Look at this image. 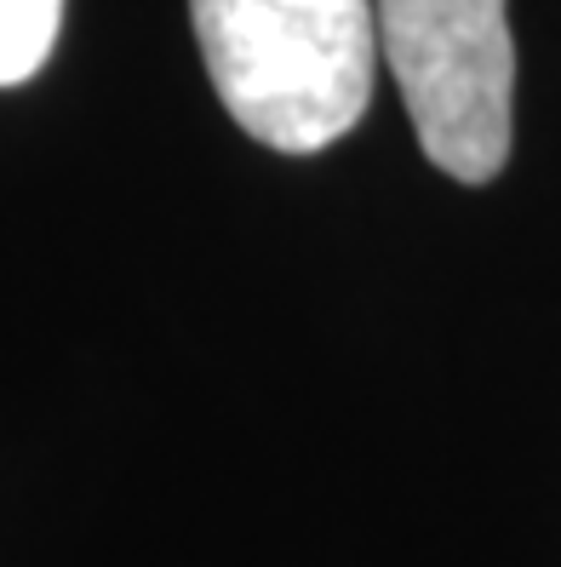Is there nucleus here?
<instances>
[{"label": "nucleus", "instance_id": "nucleus-1", "mask_svg": "<svg viewBox=\"0 0 561 567\" xmlns=\"http://www.w3.org/2000/svg\"><path fill=\"white\" fill-rule=\"evenodd\" d=\"M189 18L212 92L258 144L315 155L367 115L373 0H189Z\"/></svg>", "mask_w": 561, "mask_h": 567}, {"label": "nucleus", "instance_id": "nucleus-2", "mask_svg": "<svg viewBox=\"0 0 561 567\" xmlns=\"http://www.w3.org/2000/svg\"><path fill=\"white\" fill-rule=\"evenodd\" d=\"M378 58L424 155L458 184H487L510 161L516 47L505 0H373Z\"/></svg>", "mask_w": 561, "mask_h": 567}, {"label": "nucleus", "instance_id": "nucleus-3", "mask_svg": "<svg viewBox=\"0 0 561 567\" xmlns=\"http://www.w3.org/2000/svg\"><path fill=\"white\" fill-rule=\"evenodd\" d=\"M63 0H0V86H18L52 58Z\"/></svg>", "mask_w": 561, "mask_h": 567}]
</instances>
